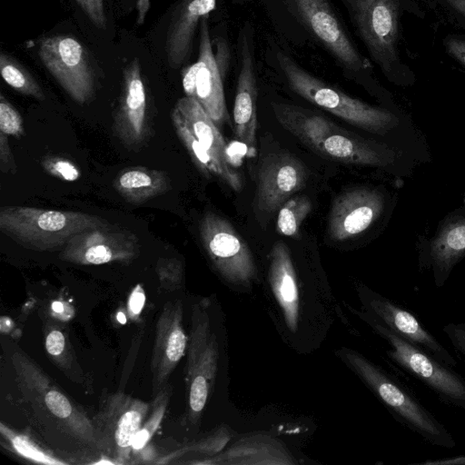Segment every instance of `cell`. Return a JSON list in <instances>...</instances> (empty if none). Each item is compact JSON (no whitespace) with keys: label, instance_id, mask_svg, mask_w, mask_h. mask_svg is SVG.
<instances>
[{"label":"cell","instance_id":"obj_10","mask_svg":"<svg viewBox=\"0 0 465 465\" xmlns=\"http://www.w3.org/2000/svg\"><path fill=\"white\" fill-rule=\"evenodd\" d=\"M203 246L214 269L227 282L250 286L257 271L251 250L232 224L208 212L200 222Z\"/></svg>","mask_w":465,"mask_h":465},{"label":"cell","instance_id":"obj_12","mask_svg":"<svg viewBox=\"0 0 465 465\" xmlns=\"http://www.w3.org/2000/svg\"><path fill=\"white\" fill-rule=\"evenodd\" d=\"M140 249L134 233L108 225L73 236L62 248L59 259L79 265L129 264L139 256Z\"/></svg>","mask_w":465,"mask_h":465},{"label":"cell","instance_id":"obj_13","mask_svg":"<svg viewBox=\"0 0 465 465\" xmlns=\"http://www.w3.org/2000/svg\"><path fill=\"white\" fill-rule=\"evenodd\" d=\"M112 130L114 135L129 150H140L151 136L145 87L137 58L124 69L122 90Z\"/></svg>","mask_w":465,"mask_h":465},{"label":"cell","instance_id":"obj_32","mask_svg":"<svg viewBox=\"0 0 465 465\" xmlns=\"http://www.w3.org/2000/svg\"><path fill=\"white\" fill-rule=\"evenodd\" d=\"M170 396L171 387L168 384L154 394L152 403V411L148 418L143 420L140 430L134 437L132 447V457L137 455L149 444L153 435L160 427L167 411Z\"/></svg>","mask_w":465,"mask_h":465},{"label":"cell","instance_id":"obj_22","mask_svg":"<svg viewBox=\"0 0 465 465\" xmlns=\"http://www.w3.org/2000/svg\"><path fill=\"white\" fill-rule=\"evenodd\" d=\"M465 257V217L445 222L430 241L422 266L432 272L434 284L442 287L455 265Z\"/></svg>","mask_w":465,"mask_h":465},{"label":"cell","instance_id":"obj_28","mask_svg":"<svg viewBox=\"0 0 465 465\" xmlns=\"http://www.w3.org/2000/svg\"><path fill=\"white\" fill-rule=\"evenodd\" d=\"M171 120L178 138L184 145L196 167L204 175L218 177L229 186L230 181L224 171L193 134L175 106L171 112Z\"/></svg>","mask_w":465,"mask_h":465},{"label":"cell","instance_id":"obj_5","mask_svg":"<svg viewBox=\"0 0 465 465\" xmlns=\"http://www.w3.org/2000/svg\"><path fill=\"white\" fill-rule=\"evenodd\" d=\"M277 61L289 85L296 94L349 124L373 134L387 133L398 124V118L391 112L328 85L302 68L289 55L279 52Z\"/></svg>","mask_w":465,"mask_h":465},{"label":"cell","instance_id":"obj_42","mask_svg":"<svg viewBox=\"0 0 465 465\" xmlns=\"http://www.w3.org/2000/svg\"><path fill=\"white\" fill-rule=\"evenodd\" d=\"M0 169L5 173H15L16 163L13 156L8 136L0 132Z\"/></svg>","mask_w":465,"mask_h":465},{"label":"cell","instance_id":"obj_8","mask_svg":"<svg viewBox=\"0 0 465 465\" xmlns=\"http://www.w3.org/2000/svg\"><path fill=\"white\" fill-rule=\"evenodd\" d=\"M149 409V403L122 391L101 399L91 418L99 451L114 464L130 463L134 437Z\"/></svg>","mask_w":465,"mask_h":465},{"label":"cell","instance_id":"obj_11","mask_svg":"<svg viewBox=\"0 0 465 465\" xmlns=\"http://www.w3.org/2000/svg\"><path fill=\"white\" fill-rule=\"evenodd\" d=\"M38 54L45 68L74 101L84 104L93 99L94 77L88 54L78 40L61 35L43 38Z\"/></svg>","mask_w":465,"mask_h":465},{"label":"cell","instance_id":"obj_25","mask_svg":"<svg viewBox=\"0 0 465 465\" xmlns=\"http://www.w3.org/2000/svg\"><path fill=\"white\" fill-rule=\"evenodd\" d=\"M215 0H187L168 33L165 52L172 68H178L190 54L202 18L215 8Z\"/></svg>","mask_w":465,"mask_h":465},{"label":"cell","instance_id":"obj_44","mask_svg":"<svg viewBox=\"0 0 465 465\" xmlns=\"http://www.w3.org/2000/svg\"><path fill=\"white\" fill-rule=\"evenodd\" d=\"M416 464L420 465H458V464H465V455L464 456H456L451 458L445 459H438V460H429L422 462H418Z\"/></svg>","mask_w":465,"mask_h":465},{"label":"cell","instance_id":"obj_2","mask_svg":"<svg viewBox=\"0 0 465 465\" xmlns=\"http://www.w3.org/2000/svg\"><path fill=\"white\" fill-rule=\"evenodd\" d=\"M420 1L426 0H346L351 18L371 59L397 84L409 85L415 80L401 54V18L406 13L421 16Z\"/></svg>","mask_w":465,"mask_h":465},{"label":"cell","instance_id":"obj_20","mask_svg":"<svg viewBox=\"0 0 465 465\" xmlns=\"http://www.w3.org/2000/svg\"><path fill=\"white\" fill-rule=\"evenodd\" d=\"M175 107L193 134L224 171L229 186L239 192L242 186L241 176L231 166L225 141L203 107L196 99L186 95L176 102Z\"/></svg>","mask_w":465,"mask_h":465},{"label":"cell","instance_id":"obj_26","mask_svg":"<svg viewBox=\"0 0 465 465\" xmlns=\"http://www.w3.org/2000/svg\"><path fill=\"white\" fill-rule=\"evenodd\" d=\"M278 122L303 143L318 151L322 142L340 127L328 118L296 106L272 104Z\"/></svg>","mask_w":465,"mask_h":465},{"label":"cell","instance_id":"obj_38","mask_svg":"<svg viewBox=\"0 0 465 465\" xmlns=\"http://www.w3.org/2000/svg\"><path fill=\"white\" fill-rule=\"evenodd\" d=\"M76 2L95 26L100 29L105 28L104 0H76Z\"/></svg>","mask_w":465,"mask_h":465},{"label":"cell","instance_id":"obj_40","mask_svg":"<svg viewBox=\"0 0 465 465\" xmlns=\"http://www.w3.org/2000/svg\"><path fill=\"white\" fill-rule=\"evenodd\" d=\"M442 331L452 347L465 357V322H450Z\"/></svg>","mask_w":465,"mask_h":465},{"label":"cell","instance_id":"obj_33","mask_svg":"<svg viewBox=\"0 0 465 465\" xmlns=\"http://www.w3.org/2000/svg\"><path fill=\"white\" fill-rule=\"evenodd\" d=\"M311 209V201L305 196H298L286 201L278 213V232L288 237H296L299 234L302 223Z\"/></svg>","mask_w":465,"mask_h":465},{"label":"cell","instance_id":"obj_15","mask_svg":"<svg viewBox=\"0 0 465 465\" xmlns=\"http://www.w3.org/2000/svg\"><path fill=\"white\" fill-rule=\"evenodd\" d=\"M312 34L340 64L353 72L368 71L371 64L355 47L327 0H292Z\"/></svg>","mask_w":465,"mask_h":465},{"label":"cell","instance_id":"obj_9","mask_svg":"<svg viewBox=\"0 0 465 465\" xmlns=\"http://www.w3.org/2000/svg\"><path fill=\"white\" fill-rule=\"evenodd\" d=\"M228 61L223 42H218L216 52L213 51L207 16L203 17L198 59L183 71L182 82L185 95L196 99L217 126L228 118L223 91Z\"/></svg>","mask_w":465,"mask_h":465},{"label":"cell","instance_id":"obj_18","mask_svg":"<svg viewBox=\"0 0 465 465\" xmlns=\"http://www.w3.org/2000/svg\"><path fill=\"white\" fill-rule=\"evenodd\" d=\"M383 208V194L374 189L357 188L340 194L330 212L329 236L341 242L361 234L380 217Z\"/></svg>","mask_w":465,"mask_h":465},{"label":"cell","instance_id":"obj_31","mask_svg":"<svg viewBox=\"0 0 465 465\" xmlns=\"http://www.w3.org/2000/svg\"><path fill=\"white\" fill-rule=\"evenodd\" d=\"M0 72L4 81L15 91L37 100H45V94L35 78L24 66L4 53L0 54Z\"/></svg>","mask_w":465,"mask_h":465},{"label":"cell","instance_id":"obj_23","mask_svg":"<svg viewBox=\"0 0 465 465\" xmlns=\"http://www.w3.org/2000/svg\"><path fill=\"white\" fill-rule=\"evenodd\" d=\"M269 282L288 330L295 333L300 319V291L288 247L282 241L271 251Z\"/></svg>","mask_w":465,"mask_h":465},{"label":"cell","instance_id":"obj_35","mask_svg":"<svg viewBox=\"0 0 465 465\" xmlns=\"http://www.w3.org/2000/svg\"><path fill=\"white\" fill-rule=\"evenodd\" d=\"M155 272L161 292H173L182 287L183 266L177 258H159L156 262Z\"/></svg>","mask_w":465,"mask_h":465},{"label":"cell","instance_id":"obj_47","mask_svg":"<svg viewBox=\"0 0 465 465\" xmlns=\"http://www.w3.org/2000/svg\"><path fill=\"white\" fill-rule=\"evenodd\" d=\"M116 318H117V321H118L120 323H122V324H124V323H125V322H126V317H125V314H124V312H119L117 313Z\"/></svg>","mask_w":465,"mask_h":465},{"label":"cell","instance_id":"obj_6","mask_svg":"<svg viewBox=\"0 0 465 465\" xmlns=\"http://www.w3.org/2000/svg\"><path fill=\"white\" fill-rule=\"evenodd\" d=\"M210 301L203 299L192 306L191 327L186 351L184 381L187 395L186 421L196 425L214 383L219 358L218 341L212 330Z\"/></svg>","mask_w":465,"mask_h":465},{"label":"cell","instance_id":"obj_4","mask_svg":"<svg viewBox=\"0 0 465 465\" xmlns=\"http://www.w3.org/2000/svg\"><path fill=\"white\" fill-rule=\"evenodd\" d=\"M108 225L104 218L83 212L18 205L0 210V232L18 245L36 252H54L81 232Z\"/></svg>","mask_w":465,"mask_h":465},{"label":"cell","instance_id":"obj_27","mask_svg":"<svg viewBox=\"0 0 465 465\" xmlns=\"http://www.w3.org/2000/svg\"><path fill=\"white\" fill-rule=\"evenodd\" d=\"M113 185L126 202L142 204L170 191L171 180L162 170L135 166L123 169Z\"/></svg>","mask_w":465,"mask_h":465},{"label":"cell","instance_id":"obj_1","mask_svg":"<svg viewBox=\"0 0 465 465\" xmlns=\"http://www.w3.org/2000/svg\"><path fill=\"white\" fill-rule=\"evenodd\" d=\"M15 406L43 444L62 458L84 459L100 452L92 419L27 354L9 356Z\"/></svg>","mask_w":465,"mask_h":465},{"label":"cell","instance_id":"obj_34","mask_svg":"<svg viewBox=\"0 0 465 465\" xmlns=\"http://www.w3.org/2000/svg\"><path fill=\"white\" fill-rule=\"evenodd\" d=\"M231 439V430L225 426H221L210 432L207 436L202 437L180 450H175L170 455L169 459L179 458L188 453L211 457L223 450Z\"/></svg>","mask_w":465,"mask_h":465},{"label":"cell","instance_id":"obj_24","mask_svg":"<svg viewBox=\"0 0 465 465\" xmlns=\"http://www.w3.org/2000/svg\"><path fill=\"white\" fill-rule=\"evenodd\" d=\"M317 152L341 163L370 166H385L394 159V153L387 146L341 128L324 138Z\"/></svg>","mask_w":465,"mask_h":465},{"label":"cell","instance_id":"obj_3","mask_svg":"<svg viewBox=\"0 0 465 465\" xmlns=\"http://www.w3.org/2000/svg\"><path fill=\"white\" fill-rule=\"evenodd\" d=\"M337 353L404 427L432 446L456 447L451 432L405 385L354 350L341 348Z\"/></svg>","mask_w":465,"mask_h":465},{"label":"cell","instance_id":"obj_29","mask_svg":"<svg viewBox=\"0 0 465 465\" xmlns=\"http://www.w3.org/2000/svg\"><path fill=\"white\" fill-rule=\"evenodd\" d=\"M44 330L45 350L52 361L70 379L77 382L82 381L81 371L63 329L53 321L46 320Z\"/></svg>","mask_w":465,"mask_h":465},{"label":"cell","instance_id":"obj_30","mask_svg":"<svg viewBox=\"0 0 465 465\" xmlns=\"http://www.w3.org/2000/svg\"><path fill=\"white\" fill-rule=\"evenodd\" d=\"M0 433L5 440L6 448L23 459L47 465L69 464L61 457L55 456L50 449L45 450L29 435L12 430L3 421L0 423Z\"/></svg>","mask_w":465,"mask_h":465},{"label":"cell","instance_id":"obj_45","mask_svg":"<svg viewBox=\"0 0 465 465\" xmlns=\"http://www.w3.org/2000/svg\"><path fill=\"white\" fill-rule=\"evenodd\" d=\"M136 6L138 12L137 24L141 25L143 23L149 10L150 0H137Z\"/></svg>","mask_w":465,"mask_h":465},{"label":"cell","instance_id":"obj_39","mask_svg":"<svg viewBox=\"0 0 465 465\" xmlns=\"http://www.w3.org/2000/svg\"><path fill=\"white\" fill-rule=\"evenodd\" d=\"M446 53L465 68V35L450 34L443 38Z\"/></svg>","mask_w":465,"mask_h":465},{"label":"cell","instance_id":"obj_36","mask_svg":"<svg viewBox=\"0 0 465 465\" xmlns=\"http://www.w3.org/2000/svg\"><path fill=\"white\" fill-rule=\"evenodd\" d=\"M41 165L50 175L64 182H75L81 177V170L71 160L59 155H47Z\"/></svg>","mask_w":465,"mask_h":465},{"label":"cell","instance_id":"obj_19","mask_svg":"<svg viewBox=\"0 0 465 465\" xmlns=\"http://www.w3.org/2000/svg\"><path fill=\"white\" fill-rule=\"evenodd\" d=\"M193 464L209 465H293L294 456L282 441L262 432L239 438L225 450Z\"/></svg>","mask_w":465,"mask_h":465},{"label":"cell","instance_id":"obj_21","mask_svg":"<svg viewBox=\"0 0 465 465\" xmlns=\"http://www.w3.org/2000/svg\"><path fill=\"white\" fill-rule=\"evenodd\" d=\"M257 88L250 45L244 39L242 47L241 68L233 104L234 134L248 147V155H255L257 130Z\"/></svg>","mask_w":465,"mask_h":465},{"label":"cell","instance_id":"obj_17","mask_svg":"<svg viewBox=\"0 0 465 465\" xmlns=\"http://www.w3.org/2000/svg\"><path fill=\"white\" fill-rule=\"evenodd\" d=\"M183 321L182 301L165 302L155 324L151 359L153 395L167 384L171 373L186 353L188 336L184 331Z\"/></svg>","mask_w":465,"mask_h":465},{"label":"cell","instance_id":"obj_41","mask_svg":"<svg viewBox=\"0 0 465 465\" xmlns=\"http://www.w3.org/2000/svg\"><path fill=\"white\" fill-rule=\"evenodd\" d=\"M459 25L465 26V0H430Z\"/></svg>","mask_w":465,"mask_h":465},{"label":"cell","instance_id":"obj_16","mask_svg":"<svg viewBox=\"0 0 465 465\" xmlns=\"http://www.w3.org/2000/svg\"><path fill=\"white\" fill-rule=\"evenodd\" d=\"M360 297L365 312L379 320L395 334L427 351L441 362L452 368L457 367V361L451 353L413 313L369 289H362Z\"/></svg>","mask_w":465,"mask_h":465},{"label":"cell","instance_id":"obj_37","mask_svg":"<svg viewBox=\"0 0 465 465\" xmlns=\"http://www.w3.org/2000/svg\"><path fill=\"white\" fill-rule=\"evenodd\" d=\"M0 132L7 136L21 138L25 135L24 121L16 108L0 94Z\"/></svg>","mask_w":465,"mask_h":465},{"label":"cell","instance_id":"obj_14","mask_svg":"<svg viewBox=\"0 0 465 465\" xmlns=\"http://www.w3.org/2000/svg\"><path fill=\"white\" fill-rule=\"evenodd\" d=\"M305 179V169L296 157L285 153L264 156L257 170L255 213L262 218L272 214L303 187Z\"/></svg>","mask_w":465,"mask_h":465},{"label":"cell","instance_id":"obj_46","mask_svg":"<svg viewBox=\"0 0 465 465\" xmlns=\"http://www.w3.org/2000/svg\"><path fill=\"white\" fill-rule=\"evenodd\" d=\"M52 311L56 314H64L65 311L64 303L60 301H54L51 305Z\"/></svg>","mask_w":465,"mask_h":465},{"label":"cell","instance_id":"obj_43","mask_svg":"<svg viewBox=\"0 0 465 465\" xmlns=\"http://www.w3.org/2000/svg\"><path fill=\"white\" fill-rule=\"evenodd\" d=\"M144 301V291L140 284H137L132 291L128 300V312L130 316L135 318L141 313Z\"/></svg>","mask_w":465,"mask_h":465},{"label":"cell","instance_id":"obj_7","mask_svg":"<svg viewBox=\"0 0 465 465\" xmlns=\"http://www.w3.org/2000/svg\"><path fill=\"white\" fill-rule=\"evenodd\" d=\"M390 345L386 351L398 367L422 382L449 406L465 410V379L422 349L395 334L367 312L359 313Z\"/></svg>","mask_w":465,"mask_h":465}]
</instances>
